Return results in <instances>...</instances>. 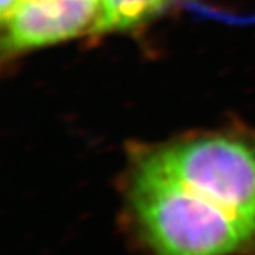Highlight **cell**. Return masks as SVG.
<instances>
[{
	"label": "cell",
	"instance_id": "3957f363",
	"mask_svg": "<svg viewBox=\"0 0 255 255\" xmlns=\"http://www.w3.org/2000/svg\"><path fill=\"white\" fill-rule=\"evenodd\" d=\"M100 0H21L4 20V47L23 51L51 46L94 26Z\"/></svg>",
	"mask_w": 255,
	"mask_h": 255
},
{
	"label": "cell",
	"instance_id": "277c9868",
	"mask_svg": "<svg viewBox=\"0 0 255 255\" xmlns=\"http://www.w3.org/2000/svg\"><path fill=\"white\" fill-rule=\"evenodd\" d=\"M172 0H100L92 33L129 30L147 21Z\"/></svg>",
	"mask_w": 255,
	"mask_h": 255
},
{
	"label": "cell",
	"instance_id": "6da1fadb",
	"mask_svg": "<svg viewBox=\"0 0 255 255\" xmlns=\"http://www.w3.org/2000/svg\"><path fill=\"white\" fill-rule=\"evenodd\" d=\"M128 227L143 255H255V227L140 159L127 189Z\"/></svg>",
	"mask_w": 255,
	"mask_h": 255
},
{
	"label": "cell",
	"instance_id": "7a4b0ae2",
	"mask_svg": "<svg viewBox=\"0 0 255 255\" xmlns=\"http://www.w3.org/2000/svg\"><path fill=\"white\" fill-rule=\"evenodd\" d=\"M142 159L255 227V143L248 139L227 133L187 137Z\"/></svg>",
	"mask_w": 255,
	"mask_h": 255
}]
</instances>
